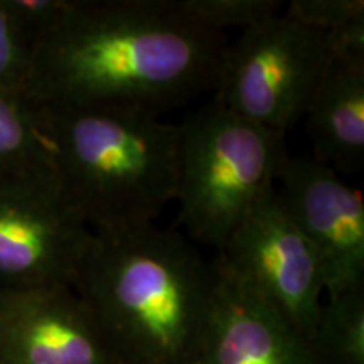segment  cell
<instances>
[{
    "instance_id": "obj_1",
    "label": "cell",
    "mask_w": 364,
    "mask_h": 364,
    "mask_svg": "<svg viewBox=\"0 0 364 364\" xmlns=\"http://www.w3.org/2000/svg\"><path fill=\"white\" fill-rule=\"evenodd\" d=\"M223 34L176 11L172 0H76L31 49L24 98L59 110L157 115L216 88Z\"/></svg>"
},
{
    "instance_id": "obj_2",
    "label": "cell",
    "mask_w": 364,
    "mask_h": 364,
    "mask_svg": "<svg viewBox=\"0 0 364 364\" xmlns=\"http://www.w3.org/2000/svg\"><path fill=\"white\" fill-rule=\"evenodd\" d=\"M73 290L118 364H194L213 307L215 267L154 226L95 235Z\"/></svg>"
},
{
    "instance_id": "obj_3",
    "label": "cell",
    "mask_w": 364,
    "mask_h": 364,
    "mask_svg": "<svg viewBox=\"0 0 364 364\" xmlns=\"http://www.w3.org/2000/svg\"><path fill=\"white\" fill-rule=\"evenodd\" d=\"M34 108L54 171L95 235L154 226L174 201L179 125L134 110Z\"/></svg>"
},
{
    "instance_id": "obj_4",
    "label": "cell",
    "mask_w": 364,
    "mask_h": 364,
    "mask_svg": "<svg viewBox=\"0 0 364 364\" xmlns=\"http://www.w3.org/2000/svg\"><path fill=\"white\" fill-rule=\"evenodd\" d=\"M174 201L189 238L218 250L268 191L289 156L285 134L245 120L213 100L179 125Z\"/></svg>"
},
{
    "instance_id": "obj_5",
    "label": "cell",
    "mask_w": 364,
    "mask_h": 364,
    "mask_svg": "<svg viewBox=\"0 0 364 364\" xmlns=\"http://www.w3.org/2000/svg\"><path fill=\"white\" fill-rule=\"evenodd\" d=\"M327 61L324 36L273 14L226 44L213 100L245 120L285 134L306 115Z\"/></svg>"
},
{
    "instance_id": "obj_6",
    "label": "cell",
    "mask_w": 364,
    "mask_h": 364,
    "mask_svg": "<svg viewBox=\"0 0 364 364\" xmlns=\"http://www.w3.org/2000/svg\"><path fill=\"white\" fill-rule=\"evenodd\" d=\"M93 240L53 166L0 177V289L73 287Z\"/></svg>"
},
{
    "instance_id": "obj_7",
    "label": "cell",
    "mask_w": 364,
    "mask_h": 364,
    "mask_svg": "<svg viewBox=\"0 0 364 364\" xmlns=\"http://www.w3.org/2000/svg\"><path fill=\"white\" fill-rule=\"evenodd\" d=\"M216 258L311 344L324 302V277L277 188L255 204Z\"/></svg>"
},
{
    "instance_id": "obj_8",
    "label": "cell",
    "mask_w": 364,
    "mask_h": 364,
    "mask_svg": "<svg viewBox=\"0 0 364 364\" xmlns=\"http://www.w3.org/2000/svg\"><path fill=\"white\" fill-rule=\"evenodd\" d=\"M277 193L321 262L326 295L364 285V203L329 166L289 157Z\"/></svg>"
},
{
    "instance_id": "obj_9",
    "label": "cell",
    "mask_w": 364,
    "mask_h": 364,
    "mask_svg": "<svg viewBox=\"0 0 364 364\" xmlns=\"http://www.w3.org/2000/svg\"><path fill=\"white\" fill-rule=\"evenodd\" d=\"M0 364H118L70 285L0 289Z\"/></svg>"
},
{
    "instance_id": "obj_10",
    "label": "cell",
    "mask_w": 364,
    "mask_h": 364,
    "mask_svg": "<svg viewBox=\"0 0 364 364\" xmlns=\"http://www.w3.org/2000/svg\"><path fill=\"white\" fill-rule=\"evenodd\" d=\"M206 334L194 364H316L311 346L218 260Z\"/></svg>"
},
{
    "instance_id": "obj_11",
    "label": "cell",
    "mask_w": 364,
    "mask_h": 364,
    "mask_svg": "<svg viewBox=\"0 0 364 364\" xmlns=\"http://www.w3.org/2000/svg\"><path fill=\"white\" fill-rule=\"evenodd\" d=\"M314 161L359 171L364 161V59L331 56L306 110Z\"/></svg>"
},
{
    "instance_id": "obj_12",
    "label": "cell",
    "mask_w": 364,
    "mask_h": 364,
    "mask_svg": "<svg viewBox=\"0 0 364 364\" xmlns=\"http://www.w3.org/2000/svg\"><path fill=\"white\" fill-rule=\"evenodd\" d=\"M309 346L316 364H364V285L327 295Z\"/></svg>"
},
{
    "instance_id": "obj_13",
    "label": "cell",
    "mask_w": 364,
    "mask_h": 364,
    "mask_svg": "<svg viewBox=\"0 0 364 364\" xmlns=\"http://www.w3.org/2000/svg\"><path fill=\"white\" fill-rule=\"evenodd\" d=\"M53 166L33 103L0 90V177Z\"/></svg>"
},
{
    "instance_id": "obj_14",
    "label": "cell",
    "mask_w": 364,
    "mask_h": 364,
    "mask_svg": "<svg viewBox=\"0 0 364 364\" xmlns=\"http://www.w3.org/2000/svg\"><path fill=\"white\" fill-rule=\"evenodd\" d=\"M176 11L211 33L247 29L279 14L284 4L277 0H172Z\"/></svg>"
},
{
    "instance_id": "obj_15",
    "label": "cell",
    "mask_w": 364,
    "mask_h": 364,
    "mask_svg": "<svg viewBox=\"0 0 364 364\" xmlns=\"http://www.w3.org/2000/svg\"><path fill=\"white\" fill-rule=\"evenodd\" d=\"M285 17L326 38L364 24L363 0H292L282 11Z\"/></svg>"
},
{
    "instance_id": "obj_16",
    "label": "cell",
    "mask_w": 364,
    "mask_h": 364,
    "mask_svg": "<svg viewBox=\"0 0 364 364\" xmlns=\"http://www.w3.org/2000/svg\"><path fill=\"white\" fill-rule=\"evenodd\" d=\"M31 65V44L19 33L0 0V90L24 98Z\"/></svg>"
},
{
    "instance_id": "obj_17",
    "label": "cell",
    "mask_w": 364,
    "mask_h": 364,
    "mask_svg": "<svg viewBox=\"0 0 364 364\" xmlns=\"http://www.w3.org/2000/svg\"><path fill=\"white\" fill-rule=\"evenodd\" d=\"M9 16L24 39L33 46L66 19L76 0H4Z\"/></svg>"
}]
</instances>
